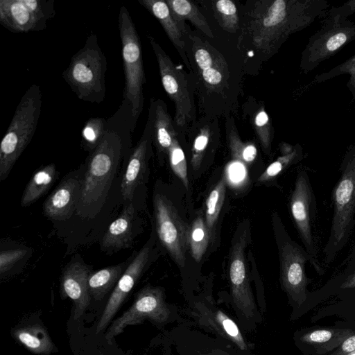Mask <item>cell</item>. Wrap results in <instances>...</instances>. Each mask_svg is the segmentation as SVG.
<instances>
[{
    "label": "cell",
    "mask_w": 355,
    "mask_h": 355,
    "mask_svg": "<svg viewBox=\"0 0 355 355\" xmlns=\"http://www.w3.org/2000/svg\"><path fill=\"white\" fill-rule=\"evenodd\" d=\"M329 6L325 0L259 2L248 26L252 44L266 55L274 53L291 35L311 25Z\"/></svg>",
    "instance_id": "1"
},
{
    "label": "cell",
    "mask_w": 355,
    "mask_h": 355,
    "mask_svg": "<svg viewBox=\"0 0 355 355\" xmlns=\"http://www.w3.org/2000/svg\"><path fill=\"white\" fill-rule=\"evenodd\" d=\"M128 158L120 136L106 125L98 146L87 159L80 197L76 209L83 218H93L102 208L122 159Z\"/></svg>",
    "instance_id": "2"
},
{
    "label": "cell",
    "mask_w": 355,
    "mask_h": 355,
    "mask_svg": "<svg viewBox=\"0 0 355 355\" xmlns=\"http://www.w3.org/2000/svg\"><path fill=\"white\" fill-rule=\"evenodd\" d=\"M340 175L331 191L333 214L324 263L331 264L347 243L355 227V144L345 153Z\"/></svg>",
    "instance_id": "3"
},
{
    "label": "cell",
    "mask_w": 355,
    "mask_h": 355,
    "mask_svg": "<svg viewBox=\"0 0 355 355\" xmlns=\"http://www.w3.org/2000/svg\"><path fill=\"white\" fill-rule=\"evenodd\" d=\"M107 59L97 35L92 33L85 45L71 58L62 76L81 101L100 103L105 97Z\"/></svg>",
    "instance_id": "4"
},
{
    "label": "cell",
    "mask_w": 355,
    "mask_h": 355,
    "mask_svg": "<svg viewBox=\"0 0 355 355\" xmlns=\"http://www.w3.org/2000/svg\"><path fill=\"white\" fill-rule=\"evenodd\" d=\"M42 107V92L32 85L21 97L0 144V180L7 178L16 161L31 142Z\"/></svg>",
    "instance_id": "5"
},
{
    "label": "cell",
    "mask_w": 355,
    "mask_h": 355,
    "mask_svg": "<svg viewBox=\"0 0 355 355\" xmlns=\"http://www.w3.org/2000/svg\"><path fill=\"white\" fill-rule=\"evenodd\" d=\"M118 26L125 78L122 101L130 105L133 121L136 125L143 111V91L146 79L140 37L130 12L125 6H121L119 9Z\"/></svg>",
    "instance_id": "6"
},
{
    "label": "cell",
    "mask_w": 355,
    "mask_h": 355,
    "mask_svg": "<svg viewBox=\"0 0 355 355\" xmlns=\"http://www.w3.org/2000/svg\"><path fill=\"white\" fill-rule=\"evenodd\" d=\"M155 53L162 86L175 105L173 122L178 133L195 119V106L186 73L177 66L150 35L147 36Z\"/></svg>",
    "instance_id": "7"
},
{
    "label": "cell",
    "mask_w": 355,
    "mask_h": 355,
    "mask_svg": "<svg viewBox=\"0 0 355 355\" xmlns=\"http://www.w3.org/2000/svg\"><path fill=\"white\" fill-rule=\"evenodd\" d=\"M290 210L304 248L310 258L309 263L318 275H323L324 269L319 260L313 234L317 214L316 198L309 174L304 170L297 175L290 198Z\"/></svg>",
    "instance_id": "8"
},
{
    "label": "cell",
    "mask_w": 355,
    "mask_h": 355,
    "mask_svg": "<svg viewBox=\"0 0 355 355\" xmlns=\"http://www.w3.org/2000/svg\"><path fill=\"white\" fill-rule=\"evenodd\" d=\"M274 221L280 262V281L290 298L301 303L306 296L309 281L305 266L310 258L305 249L289 236L278 216H275Z\"/></svg>",
    "instance_id": "9"
},
{
    "label": "cell",
    "mask_w": 355,
    "mask_h": 355,
    "mask_svg": "<svg viewBox=\"0 0 355 355\" xmlns=\"http://www.w3.org/2000/svg\"><path fill=\"white\" fill-rule=\"evenodd\" d=\"M355 40V21L325 19L323 26L309 40L301 58L300 68L307 74Z\"/></svg>",
    "instance_id": "10"
},
{
    "label": "cell",
    "mask_w": 355,
    "mask_h": 355,
    "mask_svg": "<svg viewBox=\"0 0 355 355\" xmlns=\"http://www.w3.org/2000/svg\"><path fill=\"white\" fill-rule=\"evenodd\" d=\"M154 215L157 236L180 268L185 265L189 248L188 227L171 202L163 194L155 192Z\"/></svg>",
    "instance_id": "11"
},
{
    "label": "cell",
    "mask_w": 355,
    "mask_h": 355,
    "mask_svg": "<svg viewBox=\"0 0 355 355\" xmlns=\"http://www.w3.org/2000/svg\"><path fill=\"white\" fill-rule=\"evenodd\" d=\"M55 16L54 0H0V24L12 33L44 30Z\"/></svg>",
    "instance_id": "12"
},
{
    "label": "cell",
    "mask_w": 355,
    "mask_h": 355,
    "mask_svg": "<svg viewBox=\"0 0 355 355\" xmlns=\"http://www.w3.org/2000/svg\"><path fill=\"white\" fill-rule=\"evenodd\" d=\"M169 315L170 311L162 289L146 286L137 294L132 306L112 323L106 331L105 339L110 343L126 327L140 324L147 319L158 323L164 322Z\"/></svg>",
    "instance_id": "13"
},
{
    "label": "cell",
    "mask_w": 355,
    "mask_h": 355,
    "mask_svg": "<svg viewBox=\"0 0 355 355\" xmlns=\"http://www.w3.org/2000/svg\"><path fill=\"white\" fill-rule=\"evenodd\" d=\"M248 230L245 229L233 241L229 256V277L232 296L236 308L246 318L256 315V306L250 288L245 250Z\"/></svg>",
    "instance_id": "14"
},
{
    "label": "cell",
    "mask_w": 355,
    "mask_h": 355,
    "mask_svg": "<svg viewBox=\"0 0 355 355\" xmlns=\"http://www.w3.org/2000/svg\"><path fill=\"white\" fill-rule=\"evenodd\" d=\"M151 254V246L146 243L133 257L116 283L96 326V333L104 330L116 313L124 300L139 280Z\"/></svg>",
    "instance_id": "15"
},
{
    "label": "cell",
    "mask_w": 355,
    "mask_h": 355,
    "mask_svg": "<svg viewBox=\"0 0 355 355\" xmlns=\"http://www.w3.org/2000/svg\"><path fill=\"white\" fill-rule=\"evenodd\" d=\"M85 166L67 174L43 205V212L47 218L55 220L69 218L79 202Z\"/></svg>",
    "instance_id": "16"
},
{
    "label": "cell",
    "mask_w": 355,
    "mask_h": 355,
    "mask_svg": "<svg viewBox=\"0 0 355 355\" xmlns=\"http://www.w3.org/2000/svg\"><path fill=\"white\" fill-rule=\"evenodd\" d=\"M153 143L152 119L148 114L143 134L130 153L122 178L121 191L125 202H132L136 189L144 181Z\"/></svg>",
    "instance_id": "17"
},
{
    "label": "cell",
    "mask_w": 355,
    "mask_h": 355,
    "mask_svg": "<svg viewBox=\"0 0 355 355\" xmlns=\"http://www.w3.org/2000/svg\"><path fill=\"white\" fill-rule=\"evenodd\" d=\"M91 270L81 258H73L62 272L60 291L73 302V319L80 318L90 304L88 279Z\"/></svg>",
    "instance_id": "18"
},
{
    "label": "cell",
    "mask_w": 355,
    "mask_h": 355,
    "mask_svg": "<svg viewBox=\"0 0 355 355\" xmlns=\"http://www.w3.org/2000/svg\"><path fill=\"white\" fill-rule=\"evenodd\" d=\"M188 37L192 40L193 60L205 85L215 91L225 89L229 72L222 56L209 43L202 42L196 36L189 34Z\"/></svg>",
    "instance_id": "19"
},
{
    "label": "cell",
    "mask_w": 355,
    "mask_h": 355,
    "mask_svg": "<svg viewBox=\"0 0 355 355\" xmlns=\"http://www.w3.org/2000/svg\"><path fill=\"white\" fill-rule=\"evenodd\" d=\"M137 219L133 202H125L122 211L110 225L101 240V246L106 252H117L130 246L135 237Z\"/></svg>",
    "instance_id": "20"
},
{
    "label": "cell",
    "mask_w": 355,
    "mask_h": 355,
    "mask_svg": "<svg viewBox=\"0 0 355 355\" xmlns=\"http://www.w3.org/2000/svg\"><path fill=\"white\" fill-rule=\"evenodd\" d=\"M137 2L159 21L183 61L189 68L191 67L184 41V36H186L187 31H185L175 19L166 1L137 0Z\"/></svg>",
    "instance_id": "21"
},
{
    "label": "cell",
    "mask_w": 355,
    "mask_h": 355,
    "mask_svg": "<svg viewBox=\"0 0 355 355\" xmlns=\"http://www.w3.org/2000/svg\"><path fill=\"white\" fill-rule=\"evenodd\" d=\"M148 115L152 119L153 142L157 153L159 155L168 154L178 133L165 102L159 98H151Z\"/></svg>",
    "instance_id": "22"
},
{
    "label": "cell",
    "mask_w": 355,
    "mask_h": 355,
    "mask_svg": "<svg viewBox=\"0 0 355 355\" xmlns=\"http://www.w3.org/2000/svg\"><path fill=\"white\" fill-rule=\"evenodd\" d=\"M196 310H198V321L202 325L231 340L241 349H247V345L238 326L225 313L220 310L207 309L201 303L196 304Z\"/></svg>",
    "instance_id": "23"
},
{
    "label": "cell",
    "mask_w": 355,
    "mask_h": 355,
    "mask_svg": "<svg viewBox=\"0 0 355 355\" xmlns=\"http://www.w3.org/2000/svg\"><path fill=\"white\" fill-rule=\"evenodd\" d=\"M12 334L15 339L32 353L49 355L57 352L46 328L40 324L17 328Z\"/></svg>",
    "instance_id": "24"
},
{
    "label": "cell",
    "mask_w": 355,
    "mask_h": 355,
    "mask_svg": "<svg viewBox=\"0 0 355 355\" xmlns=\"http://www.w3.org/2000/svg\"><path fill=\"white\" fill-rule=\"evenodd\" d=\"M194 135L191 148V164L194 170L200 167L210 144L219 135L217 120L202 119L193 125L191 129Z\"/></svg>",
    "instance_id": "25"
},
{
    "label": "cell",
    "mask_w": 355,
    "mask_h": 355,
    "mask_svg": "<svg viewBox=\"0 0 355 355\" xmlns=\"http://www.w3.org/2000/svg\"><path fill=\"white\" fill-rule=\"evenodd\" d=\"M130 261V259H129L128 261L110 266L91 273L88 279L90 296L96 300H102L118 282Z\"/></svg>",
    "instance_id": "26"
},
{
    "label": "cell",
    "mask_w": 355,
    "mask_h": 355,
    "mask_svg": "<svg viewBox=\"0 0 355 355\" xmlns=\"http://www.w3.org/2000/svg\"><path fill=\"white\" fill-rule=\"evenodd\" d=\"M57 176L56 166L53 163L39 168L24 191L21 199V207L29 206L40 198L51 188Z\"/></svg>",
    "instance_id": "27"
},
{
    "label": "cell",
    "mask_w": 355,
    "mask_h": 355,
    "mask_svg": "<svg viewBox=\"0 0 355 355\" xmlns=\"http://www.w3.org/2000/svg\"><path fill=\"white\" fill-rule=\"evenodd\" d=\"M171 13L182 28L187 31L184 20H189L196 28L210 38L214 33L207 21L196 6L188 0H166Z\"/></svg>",
    "instance_id": "28"
},
{
    "label": "cell",
    "mask_w": 355,
    "mask_h": 355,
    "mask_svg": "<svg viewBox=\"0 0 355 355\" xmlns=\"http://www.w3.org/2000/svg\"><path fill=\"white\" fill-rule=\"evenodd\" d=\"M281 151L282 155L267 167L259 178V182H264L273 179L290 166L299 162L304 157L302 148L298 144L295 146L283 144Z\"/></svg>",
    "instance_id": "29"
},
{
    "label": "cell",
    "mask_w": 355,
    "mask_h": 355,
    "mask_svg": "<svg viewBox=\"0 0 355 355\" xmlns=\"http://www.w3.org/2000/svg\"><path fill=\"white\" fill-rule=\"evenodd\" d=\"M211 239L210 232L205 219L201 216H197L189 231V248L192 257L196 262H200L202 259Z\"/></svg>",
    "instance_id": "30"
},
{
    "label": "cell",
    "mask_w": 355,
    "mask_h": 355,
    "mask_svg": "<svg viewBox=\"0 0 355 355\" xmlns=\"http://www.w3.org/2000/svg\"><path fill=\"white\" fill-rule=\"evenodd\" d=\"M226 191V182L222 178L211 191L206 200L205 222L214 239L215 226L220 214Z\"/></svg>",
    "instance_id": "31"
},
{
    "label": "cell",
    "mask_w": 355,
    "mask_h": 355,
    "mask_svg": "<svg viewBox=\"0 0 355 355\" xmlns=\"http://www.w3.org/2000/svg\"><path fill=\"white\" fill-rule=\"evenodd\" d=\"M106 132V119L91 117L85 123L81 132V146L91 153L100 144Z\"/></svg>",
    "instance_id": "32"
},
{
    "label": "cell",
    "mask_w": 355,
    "mask_h": 355,
    "mask_svg": "<svg viewBox=\"0 0 355 355\" xmlns=\"http://www.w3.org/2000/svg\"><path fill=\"white\" fill-rule=\"evenodd\" d=\"M31 254L28 247L19 246L3 249L0 251V275L3 279L10 275L17 266L24 263Z\"/></svg>",
    "instance_id": "33"
},
{
    "label": "cell",
    "mask_w": 355,
    "mask_h": 355,
    "mask_svg": "<svg viewBox=\"0 0 355 355\" xmlns=\"http://www.w3.org/2000/svg\"><path fill=\"white\" fill-rule=\"evenodd\" d=\"M215 17L226 31L234 33L239 28V17L235 3L230 0H218L213 5Z\"/></svg>",
    "instance_id": "34"
},
{
    "label": "cell",
    "mask_w": 355,
    "mask_h": 355,
    "mask_svg": "<svg viewBox=\"0 0 355 355\" xmlns=\"http://www.w3.org/2000/svg\"><path fill=\"white\" fill-rule=\"evenodd\" d=\"M343 74L349 75L347 87L352 96V101H355V55L328 71L315 76V82L322 83Z\"/></svg>",
    "instance_id": "35"
},
{
    "label": "cell",
    "mask_w": 355,
    "mask_h": 355,
    "mask_svg": "<svg viewBox=\"0 0 355 355\" xmlns=\"http://www.w3.org/2000/svg\"><path fill=\"white\" fill-rule=\"evenodd\" d=\"M228 140L232 156L245 164L252 163L256 158L257 150L253 144L243 143L234 128H229Z\"/></svg>",
    "instance_id": "36"
},
{
    "label": "cell",
    "mask_w": 355,
    "mask_h": 355,
    "mask_svg": "<svg viewBox=\"0 0 355 355\" xmlns=\"http://www.w3.org/2000/svg\"><path fill=\"white\" fill-rule=\"evenodd\" d=\"M349 330H334V329H316L305 334L302 340L313 346L318 345L320 349L323 344V349L326 348L327 343L334 340L343 341L345 337H347L352 333Z\"/></svg>",
    "instance_id": "37"
},
{
    "label": "cell",
    "mask_w": 355,
    "mask_h": 355,
    "mask_svg": "<svg viewBox=\"0 0 355 355\" xmlns=\"http://www.w3.org/2000/svg\"><path fill=\"white\" fill-rule=\"evenodd\" d=\"M170 166L174 173L182 180L187 189L189 186L187 164L184 153L178 141L175 139L168 152Z\"/></svg>",
    "instance_id": "38"
},
{
    "label": "cell",
    "mask_w": 355,
    "mask_h": 355,
    "mask_svg": "<svg viewBox=\"0 0 355 355\" xmlns=\"http://www.w3.org/2000/svg\"><path fill=\"white\" fill-rule=\"evenodd\" d=\"M253 125L263 148L266 151L270 152L272 141V126L270 118L263 107H261L257 112Z\"/></svg>",
    "instance_id": "39"
},
{
    "label": "cell",
    "mask_w": 355,
    "mask_h": 355,
    "mask_svg": "<svg viewBox=\"0 0 355 355\" xmlns=\"http://www.w3.org/2000/svg\"><path fill=\"white\" fill-rule=\"evenodd\" d=\"M355 12V0L349 1L338 7H333L327 14L326 19L332 20H345Z\"/></svg>",
    "instance_id": "40"
},
{
    "label": "cell",
    "mask_w": 355,
    "mask_h": 355,
    "mask_svg": "<svg viewBox=\"0 0 355 355\" xmlns=\"http://www.w3.org/2000/svg\"><path fill=\"white\" fill-rule=\"evenodd\" d=\"M355 351V334L349 336L331 355H347Z\"/></svg>",
    "instance_id": "41"
},
{
    "label": "cell",
    "mask_w": 355,
    "mask_h": 355,
    "mask_svg": "<svg viewBox=\"0 0 355 355\" xmlns=\"http://www.w3.org/2000/svg\"><path fill=\"white\" fill-rule=\"evenodd\" d=\"M355 286V274L353 275L351 278L347 280L345 284H344V287L345 288H351V287H354Z\"/></svg>",
    "instance_id": "42"
},
{
    "label": "cell",
    "mask_w": 355,
    "mask_h": 355,
    "mask_svg": "<svg viewBox=\"0 0 355 355\" xmlns=\"http://www.w3.org/2000/svg\"><path fill=\"white\" fill-rule=\"evenodd\" d=\"M347 355H355V351L347 354Z\"/></svg>",
    "instance_id": "43"
}]
</instances>
